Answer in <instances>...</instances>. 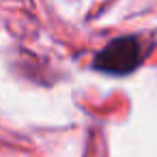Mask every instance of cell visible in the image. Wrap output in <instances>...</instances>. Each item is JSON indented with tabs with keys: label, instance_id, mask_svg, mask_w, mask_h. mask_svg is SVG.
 <instances>
[{
	"label": "cell",
	"instance_id": "1",
	"mask_svg": "<svg viewBox=\"0 0 157 157\" xmlns=\"http://www.w3.org/2000/svg\"><path fill=\"white\" fill-rule=\"evenodd\" d=\"M142 58V48L136 37H121L108 43L95 58V69L112 75H123L129 73L131 69L138 67Z\"/></svg>",
	"mask_w": 157,
	"mask_h": 157
}]
</instances>
